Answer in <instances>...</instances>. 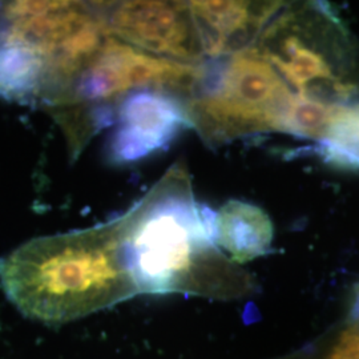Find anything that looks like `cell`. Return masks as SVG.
<instances>
[{
    "instance_id": "3",
    "label": "cell",
    "mask_w": 359,
    "mask_h": 359,
    "mask_svg": "<svg viewBox=\"0 0 359 359\" xmlns=\"http://www.w3.org/2000/svg\"><path fill=\"white\" fill-rule=\"evenodd\" d=\"M108 38L96 3L0 1V96L56 105Z\"/></svg>"
},
{
    "instance_id": "1",
    "label": "cell",
    "mask_w": 359,
    "mask_h": 359,
    "mask_svg": "<svg viewBox=\"0 0 359 359\" xmlns=\"http://www.w3.org/2000/svg\"><path fill=\"white\" fill-rule=\"evenodd\" d=\"M123 250L139 294L231 299L249 293L250 277L216 241V212L197 203L188 169L176 164L118 216Z\"/></svg>"
},
{
    "instance_id": "8",
    "label": "cell",
    "mask_w": 359,
    "mask_h": 359,
    "mask_svg": "<svg viewBox=\"0 0 359 359\" xmlns=\"http://www.w3.org/2000/svg\"><path fill=\"white\" fill-rule=\"evenodd\" d=\"M189 128L187 108L176 96L164 90H133L118 107L108 145L109 161L117 165L142 161Z\"/></svg>"
},
{
    "instance_id": "4",
    "label": "cell",
    "mask_w": 359,
    "mask_h": 359,
    "mask_svg": "<svg viewBox=\"0 0 359 359\" xmlns=\"http://www.w3.org/2000/svg\"><path fill=\"white\" fill-rule=\"evenodd\" d=\"M206 65L200 88L184 105L208 144L218 145L268 132H283L292 93L283 76L255 47Z\"/></svg>"
},
{
    "instance_id": "2",
    "label": "cell",
    "mask_w": 359,
    "mask_h": 359,
    "mask_svg": "<svg viewBox=\"0 0 359 359\" xmlns=\"http://www.w3.org/2000/svg\"><path fill=\"white\" fill-rule=\"evenodd\" d=\"M0 289L28 318L76 321L139 294L117 217L38 237L0 258Z\"/></svg>"
},
{
    "instance_id": "5",
    "label": "cell",
    "mask_w": 359,
    "mask_h": 359,
    "mask_svg": "<svg viewBox=\"0 0 359 359\" xmlns=\"http://www.w3.org/2000/svg\"><path fill=\"white\" fill-rule=\"evenodd\" d=\"M333 25L332 15L321 6H283L255 48L278 68L298 95L325 103L346 104L358 88L338 76L329 59L325 38Z\"/></svg>"
},
{
    "instance_id": "12",
    "label": "cell",
    "mask_w": 359,
    "mask_h": 359,
    "mask_svg": "<svg viewBox=\"0 0 359 359\" xmlns=\"http://www.w3.org/2000/svg\"><path fill=\"white\" fill-rule=\"evenodd\" d=\"M297 359H359V321L351 320L345 327L334 335L333 339L317 353L313 358L301 357Z\"/></svg>"
},
{
    "instance_id": "9",
    "label": "cell",
    "mask_w": 359,
    "mask_h": 359,
    "mask_svg": "<svg viewBox=\"0 0 359 359\" xmlns=\"http://www.w3.org/2000/svg\"><path fill=\"white\" fill-rule=\"evenodd\" d=\"M281 1H189L206 56H231L255 47L274 16Z\"/></svg>"
},
{
    "instance_id": "7",
    "label": "cell",
    "mask_w": 359,
    "mask_h": 359,
    "mask_svg": "<svg viewBox=\"0 0 359 359\" xmlns=\"http://www.w3.org/2000/svg\"><path fill=\"white\" fill-rule=\"evenodd\" d=\"M108 36L140 51L182 63L206 56L189 1L96 3Z\"/></svg>"
},
{
    "instance_id": "11",
    "label": "cell",
    "mask_w": 359,
    "mask_h": 359,
    "mask_svg": "<svg viewBox=\"0 0 359 359\" xmlns=\"http://www.w3.org/2000/svg\"><path fill=\"white\" fill-rule=\"evenodd\" d=\"M335 107L297 93L283 117V132L321 142L332 126Z\"/></svg>"
},
{
    "instance_id": "6",
    "label": "cell",
    "mask_w": 359,
    "mask_h": 359,
    "mask_svg": "<svg viewBox=\"0 0 359 359\" xmlns=\"http://www.w3.org/2000/svg\"><path fill=\"white\" fill-rule=\"evenodd\" d=\"M206 74L204 63H182L140 51L115 38L83 68L56 111L76 104L103 102L128 90H164L192 97Z\"/></svg>"
},
{
    "instance_id": "13",
    "label": "cell",
    "mask_w": 359,
    "mask_h": 359,
    "mask_svg": "<svg viewBox=\"0 0 359 359\" xmlns=\"http://www.w3.org/2000/svg\"><path fill=\"white\" fill-rule=\"evenodd\" d=\"M350 318L359 321V286L357 287V292H355V298H354V304H353Z\"/></svg>"
},
{
    "instance_id": "14",
    "label": "cell",
    "mask_w": 359,
    "mask_h": 359,
    "mask_svg": "<svg viewBox=\"0 0 359 359\" xmlns=\"http://www.w3.org/2000/svg\"><path fill=\"white\" fill-rule=\"evenodd\" d=\"M289 359H297V358H295V357H292V358H289Z\"/></svg>"
},
{
    "instance_id": "10",
    "label": "cell",
    "mask_w": 359,
    "mask_h": 359,
    "mask_svg": "<svg viewBox=\"0 0 359 359\" xmlns=\"http://www.w3.org/2000/svg\"><path fill=\"white\" fill-rule=\"evenodd\" d=\"M273 236L271 219L258 206L231 200L216 212V241L234 262L244 264L266 255Z\"/></svg>"
}]
</instances>
